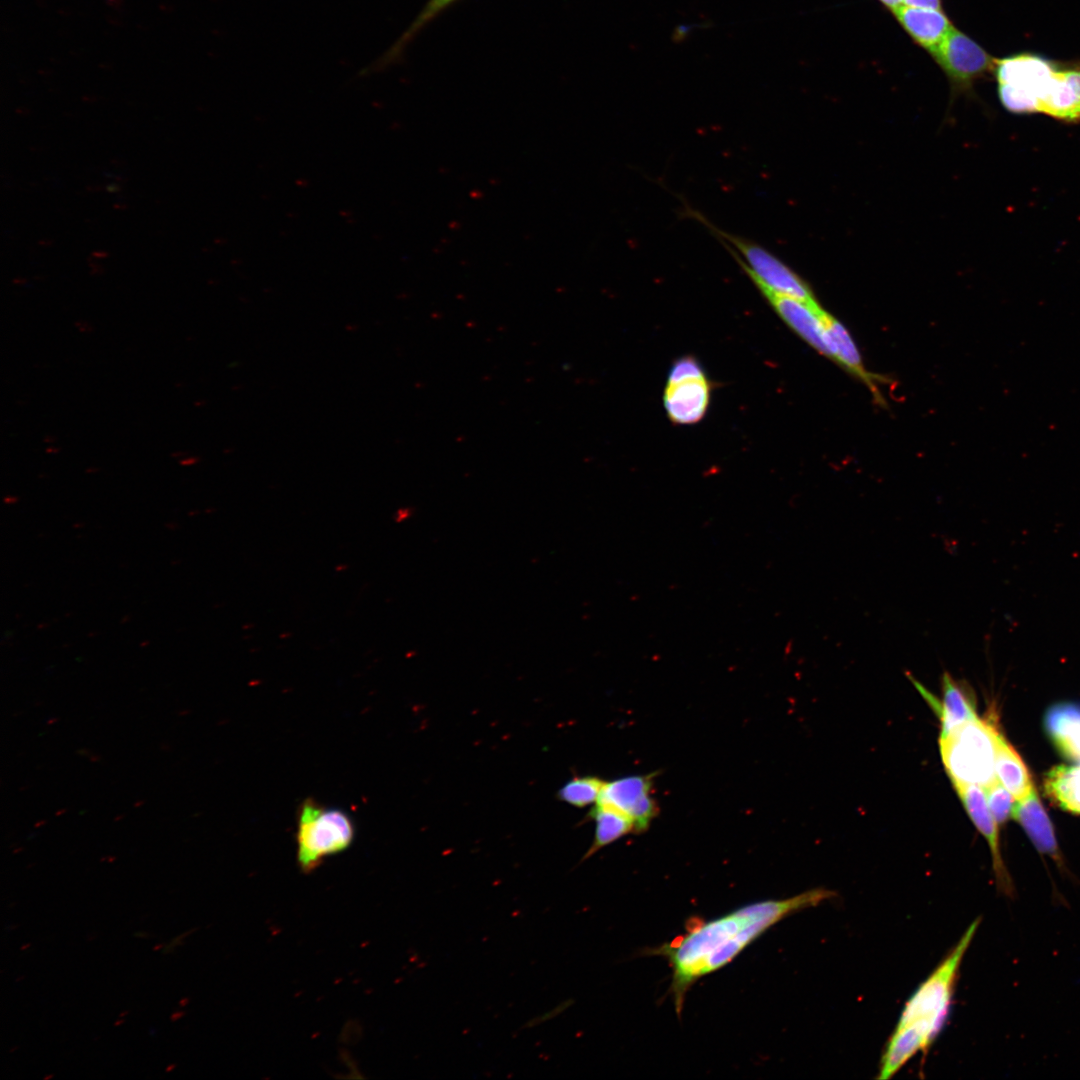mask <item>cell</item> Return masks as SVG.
<instances>
[{
  "mask_svg": "<svg viewBox=\"0 0 1080 1080\" xmlns=\"http://www.w3.org/2000/svg\"><path fill=\"white\" fill-rule=\"evenodd\" d=\"M835 897L825 888H814L785 899H768L739 907L710 920L690 919L686 932L670 942L646 951L663 957L672 970L670 993L681 1015L687 992L703 976L732 962L772 926L806 908Z\"/></svg>",
  "mask_w": 1080,
  "mask_h": 1080,
  "instance_id": "obj_1",
  "label": "cell"
},
{
  "mask_svg": "<svg viewBox=\"0 0 1080 1080\" xmlns=\"http://www.w3.org/2000/svg\"><path fill=\"white\" fill-rule=\"evenodd\" d=\"M975 919L936 969L905 1003L880 1060L878 1079L895 1075L913 1056L926 1052L944 1027L965 952L980 925Z\"/></svg>",
  "mask_w": 1080,
  "mask_h": 1080,
  "instance_id": "obj_2",
  "label": "cell"
},
{
  "mask_svg": "<svg viewBox=\"0 0 1080 1080\" xmlns=\"http://www.w3.org/2000/svg\"><path fill=\"white\" fill-rule=\"evenodd\" d=\"M998 732L992 723L978 717L939 738L942 761L953 786L974 784L985 788L996 779Z\"/></svg>",
  "mask_w": 1080,
  "mask_h": 1080,
  "instance_id": "obj_3",
  "label": "cell"
},
{
  "mask_svg": "<svg viewBox=\"0 0 1080 1080\" xmlns=\"http://www.w3.org/2000/svg\"><path fill=\"white\" fill-rule=\"evenodd\" d=\"M686 210L689 216L702 223L722 243L751 281H757L782 295L818 303L806 281L770 251L753 241L719 229L691 208Z\"/></svg>",
  "mask_w": 1080,
  "mask_h": 1080,
  "instance_id": "obj_4",
  "label": "cell"
},
{
  "mask_svg": "<svg viewBox=\"0 0 1080 1080\" xmlns=\"http://www.w3.org/2000/svg\"><path fill=\"white\" fill-rule=\"evenodd\" d=\"M355 829L343 810L327 808L314 799H305L297 817V863L304 873L315 870L323 860L343 852L352 843Z\"/></svg>",
  "mask_w": 1080,
  "mask_h": 1080,
  "instance_id": "obj_5",
  "label": "cell"
},
{
  "mask_svg": "<svg viewBox=\"0 0 1080 1080\" xmlns=\"http://www.w3.org/2000/svg\"><path fill=\"white\" fill-rule=\"evenodd\" d=\"M1056 61L1034 53L995 58L993 73L1001 104L1016 114L1037 113L1040 95Z\"/></svg>",
  "mask_w": 1080,
  "mask_h": 1080,
  "instance_id": "obj_6",
  "label": "cell"
},
{
  "mask_svg": "<svg viewBox=\"0 0 1080 1080\" xmlns=\"http://www.w3.org/2000/svg\"><path fill=\"white\" fill-rule=\"evenodd\" d=\"M929 53L957 92L971 90L976 80L988 72H993L995 58L954 26Z\"/></svg>",
  "mask_w": 1080,
  "mask_h": 1080,
  "instance_id": "obj_7",
  "label": "cell"
},
{
  "mask_svg": "<svg viewBox=\"0 0 1080 1080\" xmlns=\"http://www.w3.org/2000/svg\"><path fill=\"white\" fill-rule=\"evenodd\" d=\"M778 316L807 344L835 362V350L824 322L825 310L813 304L774 292L752 281Z\"/></svg>",
  "mask_w": 1080,
  "mask_h": 1080,
  "instance_id": "obj_8",
  "label": "cell"
},
{
  "mask_svg": "<svg viewBox=\"0 0 1080 1080\" xmlns=\"http://www.w3.org/2000/svg\"><path fill=\"white\" fill-rule=\"evenodd\" d=\"M655 774L630 775L605 782L596 803L628 816L636 833L645 832L659 811L651 795Z\"/></svg>",
  "mask_w": 1080,
  "mask_h": 1080,
  "instance_id": "obj_9",
  "label": "cell"
},
{
  "mask_svg": "<svg viewBox=\"0 0 1080 1080\" xmlns=\"http://www.w3.org/2000/svg\"><path fill=\"white\" fill-rule=\"evenodd\" d=\"M954 788L970 819L989 845L998 893L1013 900L1016 889L1001 855L997 822L988 807L984 788L974 784L957 785Z\"/></svg>",
  "mask_w": 1080,
  "mask_h": 1080,
  "instance_id": "obj_10",
  "label": "cell"
},
{
  "mask_svg": "<svg viewBox=\"0 0 1080 1080\" xmlns=\"http://www.w3.org/2000/svg\"><path fill=\"white\" fill-rule=\"evenodd\" d=\"M1038 113L1067 122H1080V61H1056L1039 101Z\"/></svg>",
  "mask_w": 1080,
  "mask_h": 1080,
  "instance_id": "obj_11",
  "label": "cell"
},
{
  "mask_svg": "<svg viewBox=\"0 0 1080 1080\" xmlns=\"http://www.w3.org/2000/svg\"><path fill=\"white\" fill-rule=\"evenodd\" d=\"M920 693L934 704L941 721L940 738L947 736L962 724L978 718L975 700L970 688L963 681L955 680L949 673L942 675V701H938L919 682L911 678Z\"/></svg>",
  "mask_w": 1080,
  "mask_h": 1080,
  "instance_id": "obj_12",
  "label": "cell"
},
{
  "mask_svg": "<svg viewBox=\"0 0 1080 1080\" xmlns=\"http://www.w3.org/2000/svg\"><path fill=\"white\" fill-rule=\"evenodd\" d=\"M1011 816L1023 827L1035 848L1041 854L1050 856L1060 871L1068 874L1052 823L1035 788L1024 798L1015 801Z\"/></svg>",
  "mask_w": 1080,
  "mask_h": 1080,
  "instance_id": "obj_13",
  "label": "cell"
},
{
  "mask_svg": "<svg viewBox=\"0 0 1080 1080\" xmlns=\"http://www.w3.org/2000/svg\"><path fill=\"white\" fill-rule=\"evenodd\" d=\"M711 392L712 386L708 378L666 384L663 403L669 420L676 425L700 422L710 405Z\"/></svg>",
  "mask_w": 1080,
  "mask_h": 1080,
  "instance_id": "obj_14",
  "label": "cell"
},
{
  "mask_svg": "<svg viewBox=\"0 0 1080 1080\" xmlns=\"http://www.w3.org/2000/svg\"><path fill=\"white\" fill-rule=\"evenodd\" d=\"M893 13L911 38L928 52L935 49L953 27L942 10L901 5Z\"/></svg>",
  "mask_w": 1080,
  "mask_h": 1080,
  "instance_id": "obj_15",
  "label": "cell"
},
{
  "mask_svg": "<svg viewBox=\"0 0 1080 1080\" xmlns=\"http://www.w3.org/2000/svg\"><path fill=\"white\" fill-rule=\"evenodd\" d=\"M1044 724L1050 739L1063 756L1080 762V704L1061 703L1050 707Z\"/></svg>",
  "mask_w": 1080,
  "mask_h": 1080,
  "instance_id": "obj_16",
  "label": "cell"
},
{
  "mask_svg": "<svg viewBox=\"0 0 1080 1080\" xmlns=\"http://www.w3.org/2000/svg\"><path fill=\"white\" fill-rule=\"evenodd\" d=\"M824 322L835 350V362L849 373L863 381L876 399H883L875 380L879 379L868 372L862 362L859 350L846 327L830 313H824Z\"/></svg>",
  "mask_w": 1080,
  "mask_h": 1080,
  "instance_id": "obj_17",
  "label": "cell"
},
{
  "mask_svg": "<svg viewBox=\"0 0 1080 1080\" xmlns=\"http://www.w3.org/2000/svg\"><path fill=\"white\" fill-rule=\"evenodd\" d=\"M995 775L1017 800L1027 796L1034 788L1023 760L1000 732L996 737Z\"/></svg>",
  "mask_w": 1080,
  "mask_h": 1080,
  "instance_id": "obj_18",
  "label": "cell"
},
{
  "mask_svg": "<svg viewBox=\"0 0 1080 1080\" xmlns=\"http://www.w3.org/2000/svg\"><path fill=\"white\" fill-rule=\"evenodd\" d=\"M589 816L595 821V833L592 845L582 861L623 836L635 832L634 823L628 816L606 805L596 803Z\"/></svg>",
  "mask_w": 1080,
  "mask_h": 1080,
  "instance_id": "obj_19",
  "label": "cell"
},
{
  "mask_svg": "<svg viewBox=\"0 0 1080 1080\" xmlns=\"http://www.w3.org/2000/svg\"><path fill=\"white\" fill-rule=\"evenodd\" d=\"M1047 795L1062 809L1080 814V762L1051 769L1044 781Z\"/></svg>",
  "mask_w": 1080,
  "mask_h": 1080,
  "instance_id": "obj_20",
  "label": "cell"
},
{
  "mask_svg": "<svg viewBox=\"0 0 1080 1080\" xmlns=\"http://www.w3.org/2000/svg\"><path fill=\"white\" fill-rule=\"evenodd\" d=\"M456 0H429L415 20L411 23L409 28L404 32L400 39L388 50V52L379 60L378 66L385 67L392 63L402 54L405 47L410 41L419 33V31L425 27L431 20H433L439 13L454 3Z\"/></svg>",
  "mask_w": 1080,
  "mask_h": 1080,
  "instance_id": "obj_21",
  "label": "cell"
},
{
  "mask_svg": "<svg viewBox=\"0 0 1080 1080\" xmlns=\"http://www.w3.org/2000/svg\"><path fill=\"white\" fill-rule=\"evenodd\" d=\"M605 781L595 776L575 777L558 791V798L582 808L597 802Z\"/></svg>",
  "mask_w": 1080,
  "mask_h": 1080,
  "instance_id": "obj_22",
  "label": "cell"
},
{
  "mask_svg": "<svg viewBox=\"0 0 1080 1080\" xmlns=\"http://www.w3.org/2000/svg\"><path fill=\"white\" fill-rule=\"evenodd\" d=\"M984 789L988 807L995 821L997 824L1004 823L1011 816L1016 799L997 779Z\"/></svg>",
  "mask_w": 1080,
  "mask_h": 1080,
  "instance_id": "obj_23",
  "label": "cell"
},
{
  "mask_svg": "<svg viewBox=\"0 0 1080 1080\" xmlns=\"http://www.w3.org/2000/svg\"><path fill=\"white\" fill-rule=\"evenodd\" d=\"M707 378L700 362L691 355L680 357L672 363L667 375V385L689 380Z\"/></svg>",
  "mask_w": 1080,
  "mask_h": 1080,
  "instance_id": "obj_24",
  "label": "cell"
},
{
  "mask_svg": "<svg viewBox=\"0 0 1080 1080\" xmlns=\"http://www.w3.org/2000/svg\"><path fill=\"white\" fill-rule=\"evenodd\" d=\"M902 5L915 8L942 10L941 0H902Z\"/></svg>",
  "mask_w": 1080,
  "mask_h": 1080,
  "instance_id": "obj_25",
  "label": "cell"
},
{
  "mask_svg": "<svg viewBox=\"0 0 1080 1080\" xmlns=\"http://www.w3.org/2000/svg\"><path fill=\"white\" fill-rule=\"evenodd\" d=\"M892 12L902 5V0H879Z\"/></svg>",
  "mask_w": 1080,
  "mask_h": 1080,
  "instance_id": "obj_26",
  "label": "cell"
}]
</instances>
